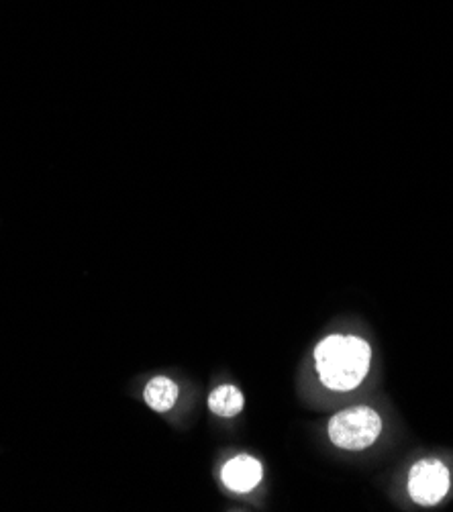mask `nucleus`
<instances>
[{
	"label": "nucleus",
	"instance_id": "6",
	"mask_svg": "<svg viewBox=\"0 0 453 512\" xmlns=\"http://www.w3.org/2000/svg\"><path fill=\"white\" fill-rule=\"evenodd\" d=\"M209 408L219 417H235L243 411V394L235 386H219L209 396Z\"/></svg>",
	"mask_w": 453,
	"mask_h": 512
},
{
	"label": "nucleus",
	"instance_id": "1",
	"mask_svg": "<svg viewBox=\"0 0 453 512\" xmlns=\"http://www.w3.org/2000/svg\"><path fill=\"white\" fill-rule=\"evenodd\" d=\"M372 351L360 337L331 335L315 349V362L321 382L339 392L354 390L370 370Z\"/></svg>",
	"mask_w": 453,
	"mask_h": 512
},
{
	"label": "nucleus",
	"instance_id": "3",
	"mask_svg": "<svg viewBox=\"0 0 453 512\" xmlns=\"http://www.w3.org/2000/svg\"><path fill=\"white\" fill-rule=\"evenodd\" d=\"M449 490V472L439 459H421L409 474V494L421 506H433Z\"/></svg>",
	"mask_w": 453,
	"mask_h": 512
},
{
	"label": "nucleus",
	"instance_id": "5",
	"mask_svg": "<svg viewBox=\"0 0 453 512\" xmlns=\"http://www.w3.org/2000/svg\"><path fill=\"white\" fill-rule=\"evenodd\" d=\"M178 394H180V390H178V386L170 378L158 376V378H154L145 386L143 398H145V402L151 408H154V411L166 413L176 404Z\"/></svg>",
	"mask_w": 453,
	"mask_h": 512
},
{
	"label": "nucleus",
	"instance_id": "4",
	"mask_svg": "<svg viewBox=\"0 0 453 512\" xmlns=\"http://www.w3.org/2000/svg\"><path fill=\"white\" fill-rule=\"evenodd\" d=\"M262 464L249 455H237L223 468V482L235 492H249L262 480Z\"/></svg>",
	"mask_w": 453,
	"mask_h": 512
},
{
	"label": "nucleus",
	"instance_id": "2",
	"mask_svg": "<svg viewBox=\"0 0 453 512\" xmlns=\"http://www.w3.org/2000/svg\"><path fill=\"white\" fill-rule=\"evenodd\" d=\"M382 433V419L370 406H351L329 423L331 441L349 451L370 447Z\"/></svg>",
	"mask_w": 453,
	"mask_h": 512
}]
</instances>
